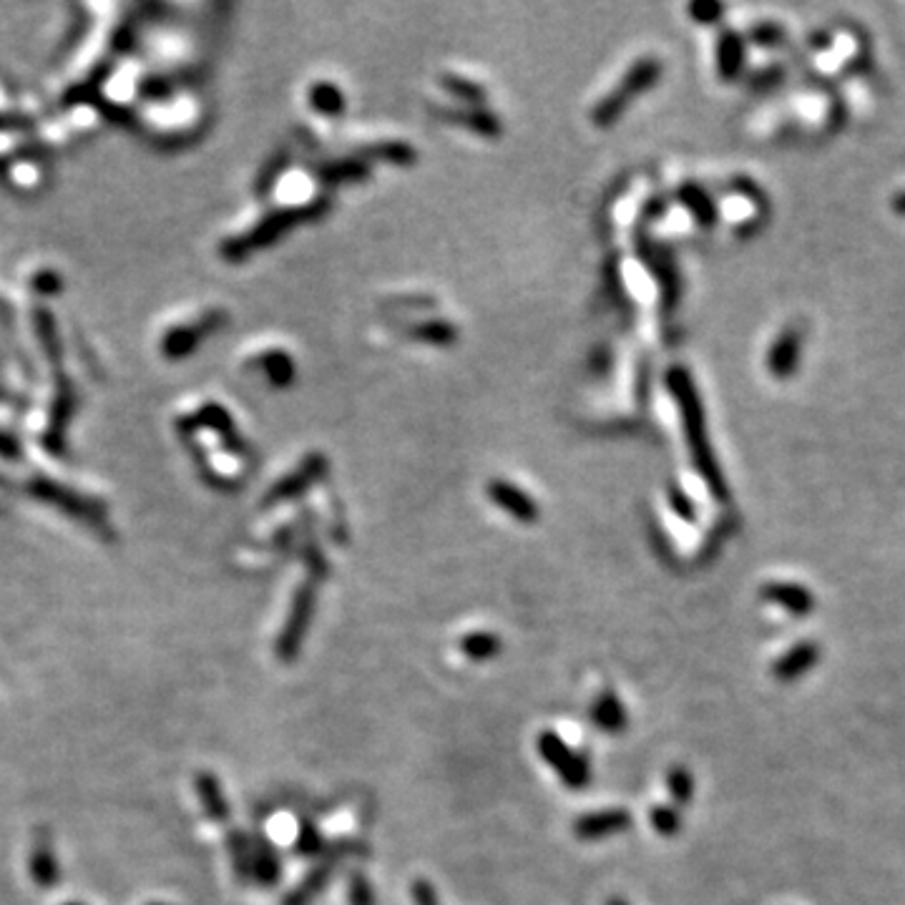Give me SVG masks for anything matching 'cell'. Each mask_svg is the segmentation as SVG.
<instances>
[{"instance_id": "cell-1", "label": "cell", "mask_w": 905, "mask_h": 905, "mask_svg": "<svg viewBox=\"0 0 905 905\" xmlns=\"http://www.w3.org/2000/svg\"><path fill=\"white\" fill-rule=\"evenodd\" d=\"M667 380H669V390H672L674 400H677V405H679V413H682L684 435H687L689 453H692L694 466H697L699 476H702L704 483H707L709 493H712L719 503H727L730 501V488H727V481H724L722 471H719L717 461H714L712 445H709V435H707V425H704V410H702V403H699V395H697V388H694L692 375L682 368H674L672 373H669Z\"/></svg>"}, {"instance_id": "cell-2", "label": "cell", "mask_w": 905, "mask_h": 905, "mask_svg": "<svg viewBox=\"0 0 905 905\" xmlns=\"http://www.w3.org/2000/svg\"><path fill=\"white\" fill-rule=\"evenodd\" d=\"M662 76V63L657 58H639L634 66L629 68L624 78H621L619 86L601 101L599 106L594 109V124L596 126H611L621 114H624L626 106L631 104V99L649 88L659 81Z\"/></svg>"}, {"instance_id": "cell-3", "label": "cell", "mask_w": 905, "mask_h": 905, "mask_svg": "<svg viewBox=\"0 0 905 905\" xmlns=\"http://www.w3.org/2000/svg\"><path fill=\"white\" fill-rule=\"evenodd\" d=\"M538 755L546 760V765L559 775L569 790H586L591 782V762L589 752H574L564 742V737L556 735L554 730H546L536 740Z\"/></svg>"}, {"instance_id": "cell-4", "label": "cell", "mask_w": 905, "mask_h": 905, "mask_svg": "<svg viewBox=\"0 0 905 905\" xmlns=\"http://www.w3.org/2000/svg\"><path fill=\"white\" fill-rule=\"evenodd\" d=\"M315 604H317L315 581H305V584L295 591L290 614H287L285 626H282L280 637H277L275 652L280 662L290 664L300 657L302 644H305L307 631H310L312 616H315Z\"/></svg>"}, {"instance_id": "cell-5", "label": "cell", "mask_w": 905, "mask_h": 905, "mask_svg": "<svg viewBox=\"0 0 905 905\" xmlns=\"http://www.w3.org/2000/svg\"><path fill=\"white\" fill-rule=\"evenodd\" d=\"M631 825H634V818H631L629 810L611 807V810H596L579 815L574 820V835L579 840L591 843V840H604L611 838V835L626 833Z\"/></svg>"}, {"instance_id": "cell-6", "label": "cell", "mask_w": 905, "mask_h": 905, "mask_svg": "<svg viewBox=\"0 0 905 905\" xmlns=\"http://www.w3.org/2000/svg\"><path fill=\"white\" fill-rule=\"evenodd\" d=\"M760 596L767 604L777 606V609H782L790 616H797V619L810 616L815 611V596H812V591L807 586L792 584V581H770V584L762 586Z\"/></svg>"}, {"instance_id": "cell-7", "label": "cell", "mask_w": 905, "mask_h": 905, "mask_svg": "<svg viewBox=\"0 0 905 905\" xmlns=\"http://www.w3.org/2000/svg\"><path fill=\"white\" fill-rule=\"evenodd\" d=\"M820 654L823 652H820L818 642H812V639H802V642H797L795 647L787 649L782 657H777V662L772 664V677H775L777 682H785V684L795 682V679L805 677L807 672L815 669V664L820 662Z\"/></svg>"}, {"instance_id": "cell-8", "label": "cell", "mask_w": 905, "mask_h": 905, "mask_svg": "<svg viewBox=\"0 0 905 905\" xmlns=\"http://www.w3.org/2000/svg\"><path fill=\"white\" fill-rule=\"evenodd\" d=\"M800 352H802V332L797 327H787L777 335V340L772 342L770 352H767V370H770L772 378L787 380L800 365Z\"/></svg>"}, {"instance_id": "cell-9", "label": "cell", "mask_w": 905, "mask_h": 905, "mask_svg": "<svg viewBox=\"0 0 905 905\" xmlns=\"http://www.w3.org/2000/svg\"><path fill=\"white\" fill-rule=\"evenodd\" d=\"M488 496H491V501L496 503L501 511H506L508 516H513L516 521L533 523L538 518L536 501H533L523 488L513 486V483L496 478V481L488 483Z\"/></svg>"}, {"instance_id": "cell-10", "label": "cell", "mask_w": 905, "mask_h": 905, "mask_svg": "<svg viewBox=\"0 0 905 905\" xmlns=\"http://www.w3.org/2000/svg\"><path fill=\"white\" fill-rule=\"evenodd\" d=\"M589 719L596 730L604 732V735H621L629 727V712H626L624 702L611 689H604V692L596 694L589 709Z\"/></svg>"}, {"instance_id": "cell-11", "label": "cell", "mask_w": 905, "mask_h": 905, "mask_svg": "<svg viewBox=\"0 0 905 905\" xmlns=\"http://www.w3.org/2000/svg\"><path fill=\"white\" fill-rule=\"evenodd\" d=\"M282 878V860L267 835L252 838V880L262 888H275Z\"/></svg>"}, {"instance_id": "cell-12", "label": "cell", "mask_w": 905, "mask_h": 905, "mask_svg": "<svg viewBox=\"0 0 905 905\" xmlns=\"http://www.w3.org/2000/svg\"><path fill=\"white\" fill-rule=\"evenodd\" d=\"M332 875H335V863L322 860L320 865H315V868H312L310 873L285 895V898H282V905H312L315 898H320V895L325 893Z\"/></svg>"}, {"instance_id": "cell-13", "label": "cell", "mask_w": 905, "mask_h": 905, "mask_svg": "<svg viewBox=\"0 0 905 905\" xmlns=\"http://www.w3.org/2000/svg\"><path fill=\"white\" fill-rule=\"evenodd\" d=\"M31 875L36 880L38 888H53L58 880V865L56 858H53V848H51V838H48L46 830H38L36 835V845H33V855H31Z\"/></svg>"}, {"instance_id": "cell-14", "label": "cell", "mask_w": 905, "mask_h": 905, "mask_svg": "<svg viewBox=\"0 0 905 905\" xmlns=\"http://www.w3.org/2000/svg\"><path fill=\"white\" fill-rule=\"evenodd\" d=\"M194 782H197V795L199 800H202L204 812L209 815V820H214V823H227L229 802L217 777H214L212 772H199Z\"/></svg>"}, {"instance_id": "cell-15", "label": "cell", "mask_w": 905, "mask_h": 905, "mask_svg": "<svg viewBox=\"0 0 905 905\" xmlns=\"http://www.w3.org/2000/svg\"><path fill=\"white\" fill-rule=\"evenodd\" d=\"M745 63V38L735 31H722L717 43V68L722 78H737Z\"/></svg>"}, {"instance_id": "cell-16", "label": "cell", "mask_w": 905, "mask_h": 905, "mask_svg": "<svg viewBox=\"0 0 905 905\" xmlns=\"http://www.w3.org/2000/svg\"><path fill=\"white\" fill-rule=\"evenodd\" d=\"M322 473H325V458L312 456L310 461L302 463V466L297 468V471L292 473L290 478H285V481H282L280 486H277L275 491H272L269 501H282V498L297 496V493L305 491V488L310 486V483L315 481L317 476H322Z\"/></svg>"}, {"instance_id": "cell-17", "label": "cell", "mask_w": 905, "mask_h": 905, "mask_svg": "<svg viewBox=\"0 0 905 905\" xmlns=\"http://www.w3.org/2000/svg\"><path fill=\"white\" fill-rule=\"evenodd\" d=\"M458 649L471 662H488L503 652V639L493 631H471L458 642Z\"/></svg>"}, {"instance_id": "cell-18", "label": "cell", "mask_w": 905, "mask_h": 905, "mask_svg": "<svg viewBox=\"0 0 905 905\" xmlns=\"http://www.w3.org/2000/svg\"><path fill=\"white\" fill-rule=\"evenodd\" d=\"M445 119H453V124H461L466 129L476 131V134L496 136L501 134V124H498L496 116L486 109H458V111H445Z\"/></svg>"}, {"instance_id": "cell-19", "label": "cell", "mask_w": 905, "mask_h": 905, "mask_svg": "<svg viewBox=\"0 0 905 905\" xmlns=\"http://www.w3.org/2000/svg\"><path fill=\"white\" fill-rule=\"evenodd\" d=\"M227 848L229 855H232V865H234V873L242 883H249L252 880V838H247L244 833L239 830H232L227 835Z\"/></svg>"}, {"instance_id": "cell-20", "label": "cell", "mask_w": 905, "mask_h": 905, "mask_svg": "<svg viewBox=\"0 0 905 905\" xmlns=\"http://www.w3.org/2000/svg\"><path fill=\"white\" fill-rule=\"evenodd\" d=\"M360 156H365L368 161H388V164L395 166H408L415 161V151L403 141H383V144L365 146Z\"/></svg>"}, {"instance_id": "cell-21", "label": "cell", "mask_w": 905, "mask_h": 905, "mask_svg": "<svg viewBox=\"0 0 905 905\" xmlns=\"http://www.w3.org/2000/svg\"><path fill=\"white\" fill-rule=\"evenodd\" d=\"M310 104H312V109L320 111V114L337 116L340 111H345V94H342L335 83L322 81V83H317V86H312Z\"/></svg>"}, {"instance_id": "cell-22", "label": "cell", "mask_w": 905, "mask_h": 905, "mask_svg": "<svg viewBox=\"0 0 905 905\" xmlns=\"http://www.w3.org/2000/svg\"><path fill=\"white\" fill-rule=\"evenodd\" d=\"M667 790L669 797L677 807H687L694 797V777L684 765H674L667 772Z\"/></svg>"}, {"instance_id": "cell-23", "label": "cell", "mask_w": 905, "mask_h": 905, "mask_svg": "<svg viewBox=\"0 0 905 905\" xmlns=\"http://www.w3.org/2000/svg\"><path fill=\"white\" fill-rule=\"evenodd\" d=\"M325 848L327 840L322 838L320 830L310 820H302L300 830H297L295 855H300V858H320V855H325Z\"/></svg>"}, {"instance_id": "cell-24", "label": "cell", "mask_w": 905, "mask_h": 905, "mask_svg": "<svg viewBox=\"0 0 905 905\" xmlns=\"http://www.w3.org/2000/svg\"><path fill=\"white\" fill-rule=\"evenodd\" d=\"M368 174V161L350 159V161H335V164H327L320 169V176L327 184H340V181H355Z\"/></svg>"}, {"instance_id": "cell-25", "label": "cell", "mask_w": 905, "mask_h": 905, "mask_svg": "<svg viewBox=\"0 0 905 905\" xmlns=\"http://www.w3.org/2000/svg\"><path fill=\"white\" fill-rule=\"evenodd\" d=\"M440 83H443V86L448 88L450 94L456 96V99L468 101V104H481V101L486 99V88H481L478 83L468 81V78H463V76H453V73H445V76L440 78Z\"/></svg>"}, {"instance_id": "cell-26", "label": "cell", "mask_w": 905, "mask_h": 905, "mask_svg": "<svg viewBox=\"0 0 905 905\" xmlns=\"http://www.w3.org/2000/svg\"><path fill=\"white\" fill-rule=\"evenodd\" d=\"M649 820H652L654 833L662 835V838H674V835H679V830H682V818H679V810H674V807H669V805L652 807V812H649Z\"/></svg>"}, {"instance_id": "cell-27", "label": "cell", "mask_w": 905, "mask_h": 905, "mask_svg": "<svg viewBox=\"0 0 905 905\" xmlns=\"http://www.w3.org/2000/svg\"><path fill=\"white\" fill-rule=\"evenodd\" d=\"M410 335L418 337V340L433 342V345H450V342L456 340V330H453L448 322H438V320L418 322V325L410 327Z\"/></svg>"}, {"instance_id": "cell-28", "label": "cell", "mask_w": 905, "mask_h": 905, "mask_svg": "<svg viewBox=\"0 0 905 905\" xmlns=\"http://www.w3.org/2000/svg\"><path fill=\"white\" fill-rule=\"evenodd\" d=\"M682 199H684V204H687L689 212L699 219V224L714 222V204L709 202V197L702 192V189L694 187V184H689V187L682 189Z\"/></svg>"}, {"instance_id": "cell-29", "label": "cell", "mask_w": 905, "mask_h": 905, "mask_svg": "<svg viewBox=\"0 0 905 905\" xmlns=\"http://www.w3.org/2000/svg\"><path fill=\"white\" fill-rule=\"evenodd\" d=\"M347 900L350 905H375V890L370 885V880L362 873L350 875V885H347Z\"/></svg>"}, {"instance_id": "cell-30", "label": "cell", "mask_w": 905, "mask_h": 905, "mask_svg": "<svg viewBox=\"0 0 905 905\" xmlns=\"http://www.w3.org/2000/svg\"><path fill=\"white\" fill-rule=\"evenodd\" d=\"M785 33H782L780 26L775 23H760L750 31V41L760 48H772V46H780Z\"/></svg>"}, {"instance_id": "cell-31", "label": "cell", "mask_w": 905, "mask_h": 905, "mask_svg": "<svg viewBox=\"0 0 905 905\" xmlns=\"http://www.w3.org/2000/svg\"><path fill=\"white\" fill-rule=\"evenodd\" d=\"M669 503H672L674 513H677L682 521H687V523L697 521V511H694L692 498H689L684 491H679V488H669Z\"/></svg>"}, {"instance_id": "cell-32", "label": "cell", "mask_w": 905, "mask_h": 905, "mask_svg": "<svg viewBox=\"0 0 905 905\" xmlns=\"http://www.w3.org/2000/svg\"><path fill=\"white\" fill-rule=\"evenodd\" d=\"M410 895H413V903L415 905H440L438 893H435L433 883L425 878H415L413 880V888H410Z\"/></svg>"}, {"instance_id": "cell-33", "label": "cell", "mask_w": 905, "mask_h": 905, "mask_svg": "<svg viewBox=\"0 0 905 905\" xmlns=\"http://www.w3.org/2000/svg\"><path fill=\"white\" fill-rule=\"evenodd\" d=\"M689 13H692L699 23H714L719 13H722V6H719V3H697V6L689 8Z\"/></svg>"}, {"instance_id": "cell-34", "label": "cell", "mask_w": 905, "mask_h": 905, "mask_svg": "<svg viewBox=\"0 0 905 905\" xmlns=\"http://www.w3.org/2000/svg\"><path fill=\"white\" fill-rule=\"evenodd\" d=\"M893 212L898 214V217H905V192L895 194L893 197Z\"/></svg>"}, {"instance_id": "cell-35", "label": "cell", "mask_w": 905, "mask_h": 905, "mask_svg": "<svg viewBox=\"0 0 905 905\" xmlns=\"http://www.w3.org/2000/svg\"><path fill=\"white\" fill-rule=\"evenodd\" d=\"M606 905H629V903H626L624 898H609V903Z\"/></svg>"}, {"instance_id": "cell-36", "label": "cell", "mask_w": 905, "mask_h": 905, "mask_svg": "<svg viewBox=\"0 0 905 905\" xmlns=\"http://www.w3.org/2000/svg\"><path fill=\"white\" fill-rule=\"evenodd\" d=\"M149 905H164V903H149Z\"/></svg>"}, {"instance_id": "cell-37", "label": "cell", "mask_w": 905, "mask_h": 905, "mask_svg": "<svg viewBox=\"0 0 905 905\" xmlns=\"http://www.w3.org/2000/svg\"><path fill=\"white\" fill-rule=\"evenodd\" d=\"M66 905H81V903H66Z\"/></svg>"}]
</instances>
